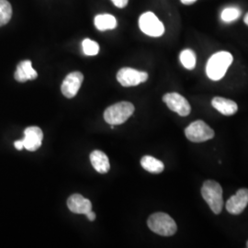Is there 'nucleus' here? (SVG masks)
<instances>
[{
	"mask_svg": "<svg viewBox=\"0 0 248 248\" xmlns=\"http://www.w3.org/2000/svg\"><path fill=\"white\" fill-rule=\"evenodd\" d=\"M232 55L228 52L214 53L209 59L206 66V73L210 79L218 81L222 79L232 62Z\"/></svg>",
	"mask_w": 248,
	"mask_h": 248,
	"instance_id": "nucleus-1",
	"label": "nucleus"
},
{
	"mask_svg": "<svg viewBox=\"0 0 248 248\" xmlns=\"http://www.w3.org/2000/svg\"><path fill=\"white\" fill-rule=\"evenodd\" d=\"M147 224L152 232L162 236H171L177 232V223L167 213L152 214L147 221Z\"/></svg>",
	"mask_w": 248,
	"mask_h": 248,
	"instance_id": "nucleus-2",
	"label": "nucleus"
},
{
	"mask_svg": "<svg viewBox=\"0 0 248 248\" xmlns=\"http://www.w3.org/2000/svg\"><path fill=\"white\" fill-rule=\"evenodd\" d=\"M202 195L213 213H221L223 207L222 188L219 183L213 180H207L202 187Z\"/></svg>",
	"mask_w": 248,
	"mask_h": 248,
	"instance_id": "nucleus-3",
	"label": "nucleus"
},
{
	"mask_svg": "<svg viewBox=\"0 0 248 248\" xmlns=\"http://www.w3.org/2000/svg\"><path fill=\"white\" fill-rule=\"evenodd\" d=\"M134 106L132 103L123 101L108 107L104 112V120L111 126L123 124L133 115Z\"/></svg>",
	"mask_w": 248,
	"mask_h": 248,
	"instance_id": "nucleus-4",
	"label": "nucleus"
},
{
	"mask_svg": "<svg viewBox=\"0 0 248 248\" xmlns=\"http://www.w3.org/2000/svg\"><path fill=\"white\" fill-rule=\"evenodd\" d=\"M185 134L190 142H206L214 137V131L203 121H196L186 127Z\"/></svg>",
	"mask_w": 248,
	"mask_h": 248,
	"instance_id": "nucleus-5",
	"label": "nucleus"
},
{
	"mask_svg": "<svg viewBox=\"0 0 248 248\" xmlns=\"http://www.w3.org/2000/svg\"><path fill=\"white\" fill-rule=\"evenodd\" d=\"M139 27L142 32L151 37H160L165 32V27L153 12H145L139 18Z\"/></svg>",
	"mask_w": 248,
	"mask_h": 248,
	"instance_id": "nucleus-6",
	"label": "nucleus"
},
{
	"mask_svg": "<svg viewBox=\"0 0 248 248\" xmlns=\"http://www.w3.org/2000/svg\"><path fill=\"white\" fill-rule=\"evenodd\" d=\"M148 79V74L146 72L138 71L136 69L124 67L117 74L118 82L125 88L138 86Z\"/></svg>",
	"mask_w": 248,
	"mask_h": 248,
	"instance_id": "nucleus-7",
	"label": "nucleus"
},
{
	"mask_svg": "<svg viewBox=\"0 0 248 248\" xmlns=\"http://www.w3.org/2000/svg\"><path fill=\"white\" fill-rule=\"evenodd\" d=\"M163 101L168 105L169 108L177 112L178 115L186 117L191 111V107L188 101L183 96L178 93H168L163 97Z\"/></svg>",
	"mask_w": 248,
	"mask_h": 248,
	"instance_id": "nucleus-8",
	"label": "nucleus"
},
{
	"mask_svg": "<svg viewBox=\"0 0 248 248\" xmlns=\"http://www.w3.org/2000/svg\"><path fill=\"white\" fill-rule=\"evenodd\" d=\"M84 76L80 72H73L66 76V78L62 81L61 86V91L62 95L67 98H74L83 83Z\"/></svg>",
	"mask_w": 248,
	"mask_h": 248,
	"instance_id": "nucleus-9",
	"label": "nucleus"
},
{
	"mask_svg": "<svg viewBox=\"0 0 248 248\" xmlns=\"http://www.w3.org/2000/svg\"><path fill=\"white\" fill-rule=\"evenodd\" d=\"M248 205V189L241 188L232 196L226 202V210L233 215H238L245 211Z\"/></svg>",
	"mask_w": 248,
	"mask_h": 248,
	"instance_id": "nucleus-10",
	"label": "nucleus"
},
{
	"mask_svg": "<svg viewBox=\"0 0 248 248\" xmlns=\"http://www.w3.org/2000/svg\"><path fill=\"white\" fill-rule=\"evenodd\" d=\"M43 138H44L43 131L39 127L37 126L28 127L24 131V138L22 139L24 148L31 152L38 150L42 146Z\"/></svg>",
	"mask_w": 248,
	"mask_h": 248,
	"instance_id": "nucleus-11",
	"label": "nucleus"
},
{
	"mask_svg": "<svg viewBox=\"0 0 248 248\" xmlns=\"http://www.w3.org/2000/svg\"><path fill=\"white\" fill-rule=\"evenodd\" d=\"M68 209L72 213L78 214H87L92 210V204L88 199H85L80 194L70 196L67 201Z\"/></svg>",
	"mask_w": 248,
	"mask_h": 248,
	"instance_id": "nucleus-12",
	"label": "nucleus"
},
{
	"mask_svg": "<svg viewBox=\"0 0 248 248\" xmlns=\"http://www.w3.org/2000/svg\"><path fill=\"white\" fill-rule=\"evenodd\" d=\"M38 77L37 72L33 69L31 62L30 60H25L19 62L15 72L14 78L18 82H26L28 80L36 79Z\"/></svg>",
	"mask_w": 248,
	"mask_h": 248,
	"instance_id": "nucleus-13",
	"label": "nucleus"
},
{
	"mask_svg": "<svg viewBox=\"0 0 248 248\" xmlns=\"http://www.w3.org/2000/svg\"><path fill=\"white\" fill-rule=\"evenodd\" d=\"M212 105L219 112L226 116L235 114L238 109V106L234 101L228 99V98H222V97H215L213 98Z\"/></svg>",
	"mask_w": 248,
	"mask_h": 248,
	"instance_id": "nucleus-14",
	"label": "nucleus"
},
{
	"mask_svg": "<svg viewBox=\"0 0 248 248\" xmlns=\"http://www.w3.org/2000/svg\"><path fill=\"white\" fill-rule=\"evenodd\" d=\"M90 162H91L93 168L98 173L105 174L110 169L108 157L107 156L106 154L103 153L102 151H93L90 154Z\"/></svg>",
	"mask_w": 248,
	"mask_h": 248,
	"instance_id": "nucleus-15",
	"label": "nucleus"
},
{
	"mask_svg": "<svg viewBox=\"0 0 248 248\" xmlns=\"http://www.w3.org/2000/svg\"><path fill=\"white\" fill-rule=\"evenodd\" d=\"M141 166L142 169L154 174H159L161 172H163V170L165 169V166L162 161L156 159L151 155H145L142 157L141 159Z\"/></svg>",
	"mask_w": 248,
	"mask_h": 248,
	"instance_id": "nucleus-16",
	"label": "nucleus"
},
{
	"mask_svg": "<svg viewBox=\"0 0 248 248\" xmlns=\"http://www.w3.org/2000/svg\"><path fill=\"white\" fill-rule=\"evenodd\" d=\"M94 21H95L96 28L101 31H104L107 30H113L117 27L116 18L110 14L98 15L96 16Z\"/></svg>",
	"mask_w": 248,
	"mask_h": 248,
	"instance_id": "nucleus-17",
	"label": "nucleus"
},
{
	"mask_svg": "<svg viewBox=\"0 0 248 248\" xmlns=\"http://www.w3.org/2000/svg\"><path fill=\"white\" fill-rule=\"evenodd\" d=\"M179 59H180V62L182 63V65L186 69L192 70L195 68L197 58H196L195 53L192 50H190V49L183 50L180 53Z\"/></svg>",
	"mask_w": 248,
	"mask_h": 248,
	"instance_id": "nucleus-18",
	"label": "nucleus"
},
{
	"mask_svg": "<svg viewBox=\"0 0 248 248\" xmlns=\"http://www.w3.org/2000/svg\"><path fill=\"white\" fill-rule=\"evenodd\" d=\"M12 17V8L9 1L0 0V27L6 25Z\"/></svg>",
	"mask_w": 248,
	"mask_h": 248,
	"instance_id": "nucleus-19",
	"label": "nucleus"
},
{
	"mask_svg": "<svg viewBox=\"0 0 248 248\" xmlns=\"http://www.w3.org/2000/svg\"><path fill=\"white\" fill-rule=\"evenodd\" d=\"M242 11L238 8L235 7H229L226 9H223L221 14V18L222 21L226 22V23H230L232 21H235L236 19H238L241 16Z\"/></svg>",
	"mask_w": 248,
	"mask_h": 248,
	"instance_id": "nucleus-20",
	"label": "nucleus"
},
{
	"mask_svg": "<svg viewBox=\"0 0 248 248\" xmlns=\"http://www.w3.org/2000/svg\"><path fill=\"white\" fill-rule=\"evenodd\" d=\"M82 47L84 53L89 56L97 55L99 52V45H98V43L90 39H85L82 43Z\"/></svg>",
	"mask_w": 248,
	"mask_h": 248,
	"instance_id": "nucleus-21",
	"label": "nucleus"
},
{
	"mask_svg": "<svg viewBox=\"0 0 248 248\" xmlns=\"http://www.w3.org/2000/svg\"><path fill=\"white\" fill-rule=\"evenodd\" d=\"M111 1L117 8L123 9V8H125L127 6L129 0H111Z\"/></svg>",
	"mask_w": 248,
	"mask_h": 248,
	"instance_id": "nucleus-22",
	"label": "nucleus"
},
{
	"mask_svg": "<svg viewBox=\"0 0 248 248\" xmlns=\"http://www.w3.org/2000/svg\"><path fill=\"white\" fill-rule=\"evenodd\" d=\"M14 146H15L16 149H18V150H22V149L24 148V144H23L22 140L16 141V142H14Z\"/></svg>",
	"mask_w": 248,
	"mask_h": 248,
	"instance_id": "nucleus-23",
	"label": "nucleus"
},
{
	"mask_svg": "<svg viewBox=\"0 0 248 248\" xmlns=\"http://www.w3.org/2000/svg\"><path fill=\"white\" fill-rule=\"evenodd\" d=\"M87 215V217H88V219H89V221H95V219H96V213H94V212H92V210L89 212V213L86 214Z\"/></svg>",
	"mask_w": 248,
	"mask_h": 248,
	"instance_id": "nucleus-24",
	"label": "nucleus"
},
{
	"mask_svg": "<svg viewBox=\"0 0 248 248\" xmlns=\"http://www.w3.org/2000/svg\"><path fill=\"white\" fill-rule=\"evenodd\" d=\"M180 1H181V3L184 4V5H191V4L195 3L197 0H180Z\"/></svg>",
	"mask_w": 248,
	"mask_h": 248,
	"instance_id": "nucleus-25",
	"label": "nucleus"
},
{
	"mask_svg": "<svg viewBox=\"0 0 248 248\" xmlns=\"http://www.w3.org/2000/svg\"><path fill=\"white\" fill-rule=\"evenodd\" d=\"M244 20H245V23L247 24L248 26V13L245 16V18H244Z\"/></svg>",
	"mask_w": 248,
	"mask_h": 248,
	"instance_id": "nucleus-26",
	"label": "nucleus"
},
{
	"mask_svg": "<svg viewBox=\"0 0 248 248\" xmlns=\"http://www.w3.org/2000/svg\"><path fill=\"white\" fill-rule=\"evenodd\" d=\"M247 248H248V241L247 242Z\"/></svg>",
	"mask_w": 248,
	"mask_h": 248,
	"instance_id": "nucleus-27",
	"label": "nucleus"
}]
</instances>
